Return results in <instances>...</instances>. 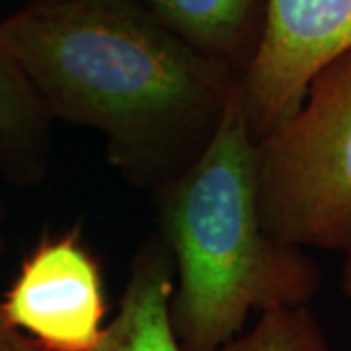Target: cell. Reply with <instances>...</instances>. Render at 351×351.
<instances>
[{
    "label": "cell",
    "instance_id": "cell-1",
    "mask_svg": "<svg viewBox=\"0 0 351 351\" xmlns=\"http://www.w3.org/2000/svg\"><path fill=\"white\" fill-rule=\"evenodd\" d=\"M0 41L53 119L100 133L108 162L152 195L209 147L242 75L137 0H27Z\"/></svg>",
    "mask_w": 351,
    "mask_h": 351
},
{
    "label": "cell",
    "instance_id": "cell-2",
    "mask_svg": "<svg viewBox=\"0 0 351 351\" xmlns=\"http://www.w3.org/2000/svg\"><path fill=\"white\" fill-rule=\"evenodd\" d=\"M154 197L156 232L174 258L170 318L184 351H221L252 313L302 306L318 293L313 258L263 228L240 80L209 147Z\"/></svg>",
    "mask_w": 351,
    "mask_h": 351
},
{
    "label": "cell",
    "instance_id": "cell-3",
    "mask_svg": "<svg viewBox=\"0 0 351 351\" xmlns=\"http://www.w3.org/2000/svg\"><path fill=\"white\" fill-rule=\"evenodd\" d=\"M263 228L291 246L351 252V51L314 76L301 106L256 141Z\"/></svg>",
    "mask_w": 351,
    "mask_h": 351
},
{
    "label": "cell",
    "instance_id": "cell-4",
    "mask_svg": "<svg viewBox=\"0 0 351 351\" xmlns=\"http://www.w3.org/2000/svg\"><path fill=\"white\" fill-rule=\"evenodd\" d=\"M351 51V0H263L260 38L240 75L254 141L301 106L320 71Z\"/></svg>",
    "mask_w": 351,
    "mask_h": 351
},
{
    "label": "cell",
    "instance_id": "cell-5",
    "mask_svg": "<svg viewBox=\"0 0 351 351\" xmlns=\"http://www.w3.org/2000/svg\"><path fill=\"white\" fill-rule=\"evenodd\" d=\"M0 308L53 351H92L106 328L100 262L78 228L41 237L4 293Z\"/></svg>",
    "mask_w": 351,
    "mask_h": 351
},
{
    "label": "cell",
    "instance_id": "cell-6",
    "mask_svg": "<svg viewBox=\"0 0 351 351\" xmlns=\"http://www.w3.org/2000/svg\"><path fill=\"white\" fill-rule=\"evenodd\" d=\"M172 293L174 258L154 230L133 254L117 313L92 351H184L170 318Z\"/></svg>",
    "mask_w": 351,
    "mask_h": 351
},
{
    "label": "cell",
    "instance_id": "cell-7",
    "mask_svg": "<svg viewBox=\"0 0 351 351\" xmlns=\"http://www.w3.org/2000/svg\"><path fill=\"white\" fill-rule=\"evenodd\" d=\"M53 123L47 106L0 41V172L14 186L32 188L43 180Z\"/></svg>",
    "mask_w": 351,
    "mask_h": 351
},
{
    "label": "cell",
    "instance_id": "cell-8",
    "mask_svg": "<svg viewBox=\"0 0 351 351\" xmlns=\"http://www.w3.org/2000/svg\"><path fill=\"white\" fill-rule=\"evenodd\" d=\"M201 53L242 73L260 38L263 0H137Z\"/></svg>",
    "mask_w": 351,
    "mask_h": 351
},
{
    "label": "cell",
    "instance_id": "cell-9",
    "mask_svg": "<svg viewBox=\"0 0 351 351\" xmlns=\"http://www.w3.org/2000/svg\"><path fill=\"white\" fill-rule=\"evenodd\" d=\"M221 351H330V348L308 304H302L265 311L252 330L230 339Z\"/></svg>",
    "mask_w": 351,
    "mask_h": 351
},
{
    "label": "cell",
    "instance_id": "cell-10",
    "mask_svg": "<svg viewBox=\"0 0 351 351\" xmlns=\"http://www.w3.org/2000/svg\"><path fill=\"white\" fill-rule=\"evenodd\" d=\"M0 351H53L41 341L27 336L20 328H16L4 316L0 308Z\"/></svg>",
    "mask_w": 351,
    "mask_h": 351
},
{
    "label": "cell",
    "instance_id": "cell-11",
    "mask_svg": "<svg viewBox=\"0 0 351 351\" xmlns=\"http://www.w3.org/2000/svg\"><path fill=\"white\" fill-rule=\"evenodd\" d=\"M341 287L351 301V252L346 254V263H343V277H341Z\"/></svg>",
    "mask_w": 351,
    "mask_h": 351
},
{
    "label": "cell",
    "instance_id": "cell-12",
    "mask_svg": "<svg viewBox=\"0 0 351 351\" xmlns=\"http://www.w3.org/2000/svg\"><path fill=\"white\" fill-rule=\"evenodd\" d=\"M4 223H6V207L0 197V254L6 248V234H4Z\"/></svg>",
    "mask_w": 351,
    "mask_h": 351
}]
</instances>
